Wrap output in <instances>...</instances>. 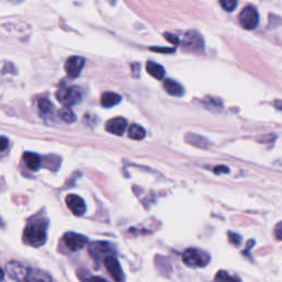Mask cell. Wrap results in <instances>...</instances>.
<instances>
[{"mask_svg": "<svg viewBox=\"0 0 282 282\" xmlns=\"http://www.w3.org/2000/svg\"><path fill=\"white\" fill-rule=\"evenodd\" d=\"M23 238L33 247H40L46 242V224L43 219L30 223L23 232Z\"/></svg>", "mask_w": 282, "mask_h": 282, "instance_id": "1", "label": "cell"}, {"mask_svg": "<svg viewBox=\"0 0 282 282\" xmlns=\"http://www.w3.org/2000/svg\"><path fill=\"white\" fill-rule=\"evenodd\" d=\"M183 263L191 268L206 267L211 261V256L205 250L198 248H189L182 254Z\"/></svg>", "mask_w": 282, "mask_h": 282, "instance_id": "2", "label": "cell"}, {"mask_svg": "<svg viewBox=\"0 0 282 282\" xmlns=\"http://www.w3.org/2000/svg\"><path fill=\"white\" fill-rule=\"evenodd\" d=\"M6 270L9 277L16 282H30L32 280V270L18 261H9L6 265Z\"/></svg>", "mask_w": 282, "mask_h": 282, "instance_id": "3", "label": "cell"}, {"mask_svg": "<svg viewBox=\"0 0 282 282\" xmlns=\"http://www.w3.org/2000/svg\"><path fill=\"white\" fill-rule=\"evenodd\" d=\"M57 99L65 107L72 106L82 99V92L76 86L60 88L57 92Z\"/></svg>", "mask_w": 282, "mask_h": 282, "instance_id": "4", "label": "cell"}, {"mask_svg": "<svg viewBox=\"0 0 282 282\" xmlns=\"http://www.w3.org/2000/svg\"><path fill=\"white\" fill-rule=\"evenodd\" d=\"M239 23L246 30L257 28L259 23V15L257 9L252 6H247L239 13Z\"/></svg>", "mask_w": 282, "mask_h": 282, "instance_id": "5", "label": "cell"}, {"mask_svg": "<svg viewBox=\"0 0 282 282\" xmlns=\"http://www.w3.org/2000/svg\"><path fill=\"white\" fill-rule=\"evenodd\" d=\"M85 65V59L82 57H71L68 58L64 64V70L70 78H78L83 71Z\"/></svg>", "mask_w": 282, "mask_h": 282, "instance_id": "6", "label": "cell"}, {"mask_svg": "<svg viewBox=\"0 0 282 282\" xmlns=\"http://www.w3.org/2000/svg\"><path fill=\"white\" fill-rule=\"evenodd\" d=\"M63 239L65 245L67 246V248L73 251L84 248L86 244L88 243L87 238L84 235H81V234L76 233H66Z\"/></svg>", "mask_w": 282, "mask_h": 282, "instance_id": "7", "label": "cell"}, {"mask_svg": "<svg viewBox=\"0 0 282 282\" xmlns=\"http://www.w3.org/2000/svg\"><path fill=\"white\" fill-rule=\"evenodd\" d=\"M67 208L75 216H82L86 212V204L84 199L76 194H68L65 198Z\"/></svg>", "mask_w": 282, "mask_h": 282, "instance_id": "8", "label": "cell"}, {"mask_svg": "<svg viewBox=\"0 0 282 282\" xmlns=\"http://www.w3.org/2000/svg\"><path fill=\"white\" fill-rule=\"evenodd\" d=\"M203 39L196 31H189L183 40V47L190 51H198L203 49Z\"/></svg>", "mask_w": 282, "mask_h": 282, "instance_id": "9", "label": "cell"}, {"mask_svg": "<svg viewBox=\"0 0 282 282\" xmlns=\"http://www.w3.org/2000/svg\"><path fill=\"white\" fill-rule=\"evenodd\" d=\"M104 265L106 267L107 271L109 272V274H111L112 278L115 281L120 282L122 280L123 273H122V270H121V266L118 263V260H117L115 257L107 256L104 259Z\"/></svg>", "mask_w": 282, "mask_h": 282, "instance_id": "10", "label": "cell"}, {"mask_svg": "<svg viewBox=\"0 0 282 282\" xmlns=\"http://www.w3.org/2000/svg\"><path fill=\"white\" fill-rule=\"evenodd\" d=\"M105 128L108 133L116 136H122L127 128V120L122 117H116V118L107 121Z\"/></svg>", "mask_w": 282, "mask_h": 282, "instance_id": "11", "label": "cell"}, {"mask_svg": "<svg viewBox=\"0 0 282 282\" xmlns=\"http://www.w3.org/2000/svg\"><path fill=\"white\" fill-rule=\"evenodd\" d=\"M88 249H89V253L92 254V257H94L95 259H99L101 254L112 252L113 247L107 242H95L89 245Z\"/></svg>", "mask_w": 282, "mask_h": 282, "instance_id": "12", "label": "cell"}, {"mask_svg": "<svg viewBox=\"0 0 282 282\" xmlns=\"http://www.w3.org/2000/svg\"><path fill=\"white\" fill-rule=\"evenodd\" d=\"M163 87L166 89V92L172 96H176V97H181L184 95V88L183 86L178 83V82L168 79L164 81Z\"/></svg>", "mask_w": 282, "mask_h": 282, "instance_id": "13", "label": "cell"}, {"mask_svg": "<svg viewBox=\"0 0 282 282\" xmlns=\"http://www.w3.org/2000/svg\"><path fill=\"white\" fill-rule=\"evenodd\" d=\"M120 101H121V96L113 92L104 93L101 95V98H100V104L105 108H112L116 105H118Z\"/></svg>", "mask_w": 282, "mask_h": 282, "instance_id": "14", "label": "cell"}, {"mask_svg": "<svg viewBox=\"0 0 282 282\" xmlns=\"http://www.w3.org/2000/svg\"><path fill=\"white\" fill-rule=\"evenodd\" d=\"M146 70L151 75V76L157 80H162L166 76V70L160 64L156 63L153 61H148L146 64Z\"/></svg>", "mask_w": 282, "mask_h": 282, "instance_id": "15", "label": "cell"}, {"mask_svg": "<svg viewBox=\"0 0 282 282\" xmlns=\"http://www.w3.org/2000/svg\"><path fill=\"white\" fill-rule=\"evenodd\" d=\"M23 159H24V162L27 164V167H28L32 171L38 170L40 168V166H41L40 157L38 155H36V153L25 152L24 156H23Z\"/></svg>", "mask_w": 282, "mask_h": 282, "instance_id": "16", "label": "cell"}, {"mask_svg": "<svg viewBox=\"0 0 282 282\" xmlns=\"http://www.w3.org/2000/svg\"><path fill=\"white\" fill-rule=\"evenodd\" d=\"M128 137L130 139L134 140H141L146 137V130L140 125L133 123V125L128 128Z\"/></svg>", "mask_w": 282, "mask_h": 282, "instance_id": "17", "label": "cell"}, {"mask_svg": "<svg viewBox=\"0 0 282 282\" xmlns=\"http://www.w3.org/2000/svg\"><path fill=\"white\" fill-rule=\"evenodd\" d=\"M38 109L41 115L47 116L53 112V105L47 98H41L38 100Z\"/></svg>", "mask_w": 282, "mask_h": 282, "instance_id": "18", "label": "cell"}, {"mask_svg": "<svg viewBox=\"0 0 282 282\" xmlns=\"http://www.w3.org/2000/svg\"><path fill=\"white\" fill-rule=\"evenodd\" d=\"M59 116L62 120H63L64 122H67V123H72L76 120V116H75L73 111H71L68 107L62 108L59 112Z\"/></svg>", "mask_w": 282, "mask_h": 282, "instance_id": "19", "label": "cell"}, {"mask_svg": "<svg viewBox=\"0 0 282 282\" xmlns=\"http://www.w3.org/2000/svg\"><path fill=\"white\" fill-rule=\"evenodd\" d=\"M187 141L190 143H193L194 146L199 148H206V144H208V140L204 139L203 137L197 136V135H187Z\"/></svg>", "mask_w": 282, "mask_h": 282, "instance_id": "20", "label": "cell"}, {"mask_svg": "<svg viewBox=\"0 0 282 282\" xmlns=\"http://www.w3.org/2000/svg\"><path fill=\"white\" fill-rule=\"evenodd\" d=\"M215 282H240V280L237 277L230 276L227 271L221 270L216 273Z\"/></svg>", "mask_w": 282, "mask_h": 282, "instance_id": "21", "label": "cell"}, {"mask_svg": "<svg viewBox=\"0 0 282 282\" xmlns=\"http://www.w3.org/2000/svg\"><path fill=\"white\" fill-rule=\"evenodd\" d=\"M219 4H221L224 10L230 12L236 9L238 2L237 0H219Z\"/></svg>", "mask_w": 282, "mask_h": 282, "instance_id": "22", "label": "cell"}, {"mask_svg": "<svg viewBox=\"0 0 282 282\" xmlns=\"http://www.w3.org/2000/svg\"><path fill=\"white\" fill-rule=\"evenodd\" d=\"M228 238L230 240V243L235 246H238L240 243H242V236L238 235L236 233L228 232Z\"/></svg>", "mask_w": 282, "mask_h": 282, "instance_id": "23", "label": "cell"}, {"mask_svg": "<svg viewBox=\"0 0 282 282\" xmlns=\"http://www.w3.org/2000/svg\"><path fill=\"white\" fill-rule=\"evenodd\" d=\"M277 136L274 134H270V135H265V136H261L260 138L258 139L259 142L261 143H268V142H273L274 140H276Z\"/></svg>", "mask_w": 282, "mask_h": 282, "instance_id": "24", "label": "cell"}, {"mask_svg": "<svg viewBox=\"0 0 282 282\" xmlns=\"http://www.w3.org/2000/svg\"><path fill=\"white\" fill-rule=\"evenodd\" d=\"M274 235H276L277 239L282 240V222L277 224L276 228H274Z\"/></svg>", "mask_w": 282, "mask_h": 282, "instance_id": "25", "label": "cell"}, {"mask_svg": "<svg viewBox=\"0 0 282 282\" xmlns=\"http://www.w3.org/2000/svg\"><path fill=\"white\" fill-rule=\"evenodd\" d=\"M214 172L216 174H219V173H228L229 172V169L225 167V166H218L214 169Z\"/></svg>", "mask_w": 282, "mask_h": 282, "instance_id": "26", "label": "cell"}, {"mask_svg": "<svg viewBox=\"0 0 282 282\" xmlns=\"http://www.w3.org/2000/svg\"><path fill=\"white\" fill-rule=\"evenodd\" d=\"M132 70H133V75L134 76H139V70H140V65L138 63H133L132 64Z\"/></svg>", "mask_w": 282, "mask_h": 282, "instance_id": "27", "label": "cell"}, {"mask_svg": "<svg viewBox=\"0 0 282 282\" xmlns=\"http://www.w3.org/2000/svg\"><path fill=\"white\" fill-rule=\"evenodd\" d=\"M7 144H8V139L6 138V137H2V140H0V150L4 151L7 148Z\"/></svg>", "mask_w": 282, "mask_h": 282, "instance_id": "28", "label": "cell"}, {"mask_svg": "<svg viewBox=\"0 0 282 282\" xmlns=\"http://www.w3.org/2000/svg\"><path fill=\"white\" fill-rule=\"evenodd\" d=\"M166 38L167 40H169L170 42H172L173 44H177L178 43V39L175 37H172V34H166Z\"/></svg>", "mask_w": 282, "mask_h": 282, "instance_id": "29", "label": "cell"}, {"mask_svg": "<svg viewBox=\"0 0 282 282\" xmlns=\"http://www.w3.org/2000/svg\"><path fill=\"white\" fill-rule=\"evenodd\" d=\"M273 105H274V107H276L278 109V111L282 112V100H280V99L274 100L273 101Z\"/></svg>", "mask_w": 282, "mask_h": 282, "instance_id": "30", "label": "cell"}, {"mask_svg": "<svg viewBox=\"0 0 282 282\" xmlns=\"http://www.w3.org/2000/svg\"><path fill=\"white\" fill-rule=\"evenodd\" d=\"M88 282H106V281L100 277H92L91 279L88 280Z\"/></svg>", "mask_w": 282, "mask_h": 282, "instance_id": "31", "label": "cell"}, {"mask_svg": "<svg viewBox=\"0 0 282 282\" xmlns=\"http://www.w3.org/2000/svg\"><path fill=\"white\" fill-rule=\"evenodd\" d=\"M36 282H45L44 280H38V281H36Z\"/></svg>", "mask_w": 282, "mask_h": 282, "instance_id": "32", "label": "cell"}, {"mask_svg": "<svg viewBox=\"0 0 282 282\" xmlns=\"http://www.w3.org/2000/svg\"><path fill=\"white\" fill-rule=\"evenodd\" d=\"M18 2H20V0H18Z\"/></svg>", "mask_w": 282, "mask_h": 282, "instance_id": "33", "label": "cell"}]
</instances>
